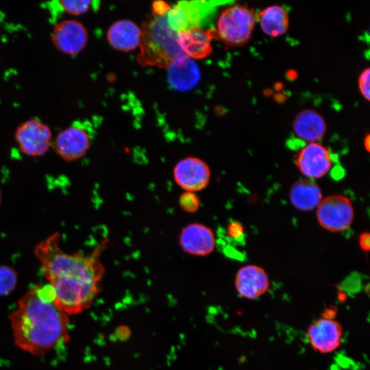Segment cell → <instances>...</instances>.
<instances>
[{"label": "cell", "instance_id": "1", "mask_svg": "<svg viewBox=\"0 0 370 370\" xmlns=\"http://www.w3.org/2000/svg\"><path fill=\"white\" fill-rule=\"evenodd\" d=\"M55 232L38 243L34 250L42 272L55 295L56 304L68 315L89 308L101 291L105 268L100 260L102 245L90 254L68 253Z\"/></svg>", "mask_w": 370, "mask_h": 370}, {"label": "cell", "instance_id": "2", "mask_svg": "<svg viewBox=\"0 0 370 370\" xmlns=\"http://www.w3.org/2000/svg\"><path fill=\"white\" fill-rule=\"evenodd\" d=\"M14 344L40 356L70 340L69 318L55 302L49 284L32 286L9 315Z\"/></svg>", "mask_w": 370, "mask_h": 370}, {"label": "cell", "instance_id": "3", "mask_svg": "<svg viewBox=\"0 0 370 370\" xmlns=\"http://www.w3.org/2000/svg\"><path fill=\"white\" fill-rule=\"evenodd\" d=\"M166 14H154L143 23L137 56L141 66L167 68L174 59L184 55L178 45L177 33L169 27Z\"/></svg>", "mask_w": 370, "mask_h": 370}, {"label": "cell", "instance_id": "4", "mask_svg": "<svg viewBox=\"0 0 370 370\" xmlns=\"http://www.w3.org/2000/svg\"><path fill=\"white\" fill-rule=\"evenodd\" d=\"M256 22V15L249 6L232 5L219 14L217 34L227 45L241 46L250 39Z\"/></svg>", "mask_w": 370, "mask_h": 370}, {"label": "cell", "instance_id": "5", "mask_svg": "<svg viewBox=\"0 0 370 370\" xmlns=\"http://www.w3.org/2000/svg\"><path fill=\"white\" fill-rule=\"evenodd\" d=\"M316 210L318 223L330 232H343L349 229L354 221L352 203L343 195L335 194L323 198Z\"/></svg>", "mask_w": 370, "mask_h": 370}, {"label": "cell", "instance_id": "6", "mask_svg": "<svg viewBox=\"0 0 370 370\" xmlns=\"http://www.w3.org/2000/svg\"><path fill=\"white\" fill-rule=\"evenodd\" d=\"M14 139L22 153L30 157L46 154L53 144L51 127L37 118H30L16 129Z\"/></svg>", "mask_w": 370, "mask_h": 370}, {"label": "cell", "instance_id": "7", "mask_svg": "<svg viewBox=\"0 0 370 370\" xmlns=\"http://www.w3.org/2000/svg\"><path fill=\"white\" fill-rule=\"evenodd\" d=\"M175 182L184 192L196 193L210 183L211 171L202 159L189 156L179 160L173 170Z\"/></svg>", "mask_w": 370, "mask_h": 370}, {"label": "cell", "instance_id": "8", "mask_svg": "<svg viewBox=\"0 0 370 370\" xmlns=\"http://www.w3.org/2000/svg\"><path fill=\"white\" fill-rule=\"evenodd\" d=\"M295 164L306 178L319 179L331 170L333 165L332 154L322 144L309 143L299 151Z\"/></svg>", "mask_w": 370, "mask_h": 370}, {"label": "cell", "instance_id": "9", "mask_svg": "<svg viewBox=\"0 0 370 370\" xmlns=\"http://www.w3.org/2000/svg\"><path fill=\"white\" fill-rule=\"evenodd\" d=\"M51 38L53 46L60 52L74 56L86 47L88 40V32L80 21L64 19L55 25Z\"/></svg>", "mask_w": 370, "mask_h": 370}, {"label": "cell", "instance_id": "10", "mask_svg": "<svg viewBox=\"0 0 370 370\" xmlns=\"http://www.w3.org/2000/svg\"><path fill=\"white\" fill-rule=\"evenodd\" d=\"M88 131L79 124L73 125L61 130L53 140L56 153L66 162L83 158L90 147Z\"/></svg>", "mask_w": 370, "mask_h": 370}, {"label": "cell", "instance_id": "11", "mask_svg": "<svg viewBox=\"0 0 370 370\" xmlns=\"http://www.w3.org/2000/svg\"><path fill=\"white\" fill-rule=\"evenodd\" d=\"M343 335V328L338 321L323 316L311 323L306 332L311 347L321 354L337 349L341 345Z\"/></svg>", "mask_w": 370, "mask_h": 370}, {"label": "cell", "instance_id": "12", "mask_svg": "<svg viewBox=\"0 0 370 370\" xmlns=\"http://www.w3.org/2000/svg\"><path fill=\"white\" fill-rule=\"evenodd\" d=\"M178 242L184 252L195 256H208L216 247L213 230L200 223L185 225L180 232Z\"/></svg>", "mask_w": 370, "mask_h": 370}, {"label": "cell", "instance_id": "13", "mask_svg": "<svg viewBox=\"0 0 370 370\" xmlns=\"http://www.w3.org/2000/svg\"><path fill=\"white\" fill-rule=\"evenodd\" d=\"M235 288L238 294L247 299H256L269 290L270 282L266 271L256 264L240 268L235 276Z\"/></svg>", "mask_w": 370, "mask_h": 370}, {"label": "cell", "instance_id": "14", "mask_svg": "<svg viewBox=\"0 0 370 370\" xmlns=\"http://www.w3.org/2000/svg\"><path fill=\"white\" fill-rule=\"evenodd\" d=\"M166 69L169 84L178 91L190 90L200 81L201 72L198 65L193 59L184 54L174 59Z\"/></svg>", "mask_w": 370, "mask_h": 370}, {"label": "cell", "instance_id": "15", "mask_svg": "<svg viewBox=\"0 0 370 370\" xmlns=\"http://www.w3.org/2000/svg\"><path fill=\"white\" fill-rule=\"evenodd\" d=\"M214 33L197 27H191L177 33L178 45L184 55L192 59H203L212 53L211 42Z\"/></svg>", "mask_w": 370, "mask_h": 370}, {"label": "cell", "instance_id": "16", "mask_svg": "<svg viewBox=\"0 0 370 370\" xmlns=\"http://www.w3.org/2000/svg\"><path fill=\"white\" fill-rule=\"evenodd\" d=\"M326 127L324 118L312 109L301 110L293 122V130L296 136L308 143L320 140L325 135Z\"/></svg>", "mask_w": 370, "mask_h": 370}, {"label": "cell", "instance_id": "17", "mask_svg": "<svg viewBox=\"0 0 370 370\" xmlns=\"http://www.w3.org/2000/svg\"><path fill=\"white\" fill-rule=\"evenodd\" d=\"M141 30L130 20H120L114 23L107 31V40L114 49L130 51L140 44Z\"/></svg>", "mask_w": 370, "mask_h": 370}, {"label": "cell", "instance_id": "18", "mask_svg": "<svg viewBox=\"0 0 370 370\" xmlns=\"http://www.w3.org/2000/svg\"><path fill=\"white\" fill-rule=\"evenodd\" d=\"M293 206L302 212L316 209L323 199L322 191L313 180L304 178L295 182L289 191Z\"/></svg>", "mask_w": 370, "mask_h": 370}, {"label": "cell", "instance_id": "19", "mask_svg": "<svg viewBox=\"0 0 370 370\" xmlns=\"http://www.w3.org/2000/svg\"><path fill=\"white\" fill-rule=\"evenodd\" d=\"M256 21L262 31L272 38L284 35L289 27V16L284 8L279 5H269L258 12Z\"/></svg>", "mask_w": 370, "mask_h": 370}, {"label": "cell", "instance_id": "20", "mask_svg": "<svg viewBox=\"0 0 370 370\" xmlns=\"http://www.w3.org/2000/svg\"><path fill=\"white\" fill-rule=\"evenodd\" d=\"M18 273L16 270L8 265H0V296L11 293L16 288Z\"/></svg>", "mask_w": 370, "mask_h": 370}, {"label": "cell", "instance_id": "21", "mask_svg": "<svg viewBox=\"0 0 370 370\" xmlns=\"http://www.w3.org/2000/svg\"><path fill=\"white\" fill-rule=\"evenodd\" d=\"M57 3L62 11L66 14L72 16H79L88 12L92 2L87 0H62Z\"/></svg>", "mask_w": 370, "mask_h": 370}, {"label": "cell", "instance_id": "22", "mask_svg": "<svg viewBox=\"0 0 370 370\" xmlns=\"http://www.w3.org/2000/svg\"><path fill=\"white\" fill-rule=\"evenodd\" d=\"M179 205L186 212H196L200 208L201 201L195 193L184 192L179 197Z\"/></svg>", "mask_w": 370, "mask_h": 370}, {"label": "cell", "instance_id": "23", "mask_svg": "<svg viewBox=\"0 0 370 370\" xmlns=\"http://www.w3.org/2000/svg\"><path fill=\"white\" fill-rule=\"evenodd\" d=\"M370 69L363 70L358 77V88L362 97L367 101L370 99Z\"/></svg>", "mask_w": 370, "mask_h": 370}, {"label": "cell", "instance_id": "24", "mask_svg": "<svg viewBox=\"0 0 370 370\" xmlns=\"http://www.w3.org/2000/svg\"><path fill=\"white\" fill-rule=\"evenodd\" d=\"M227 234L234 239H238L244 234L245 229L242 223L232 221L227 225Z\"/></svg>", "mask_w": 370, "mask_h": 370}, {"label": "cell", "instance_id": "25", "mask_svg": "<svg viewBox=\"0 0 370 370\" xmlns=\"http://www.w3.org/2000/svg\"><path fill=\"white\" fill-rule=\"evenodd\" d=\"M171 8L167 3L162 1H158L153 3L152 10L155 15L162 16L166 14Z\"/></svg>", "mask_w": 370, "mask_h": 370}, {"label": "cell", "instance_id": "26", "mask_svg": "<svg viewBox=\"0 0 370 370\" xmlns=\"http://www.w3.org/2000/svg\"><path fill=\"white\" fill-rule=\"evenodd\" d=\"M358 245L360 248L366 252L370 249V234L368 232H364L359 235Z\"/></svg>", "mask_w": 370, "mask_h": 370}, {"label": "cell", "instance_id": "27", "mask_svg": "<svg viewBox=\"0 0 370 370\" xmlns=\"http://www.w3.org/2000/svg\"><path fill=\"white\" fill-rule=\"evenodd\" d=\"M364 147H365V149L367 150V152H369L370 149V136L369 134H367L365 137V140H364Z\"/></svg>", "mask_w": 370, "mask_h": 370}, {"label": "cell", "instance_id": "28", "mask_svg": "<svg viewBox=\"0 0 370 370\" xmlns=\"http://www.w3.org/2000/svg\"><path fill=\"white\" fill-rule=\"evenodd\" d=\"M1 199H2V194H1V188H0V205L1 204Z\"/></svg>", "mask_w": 370, "mask_h": 370}]
</instances>
